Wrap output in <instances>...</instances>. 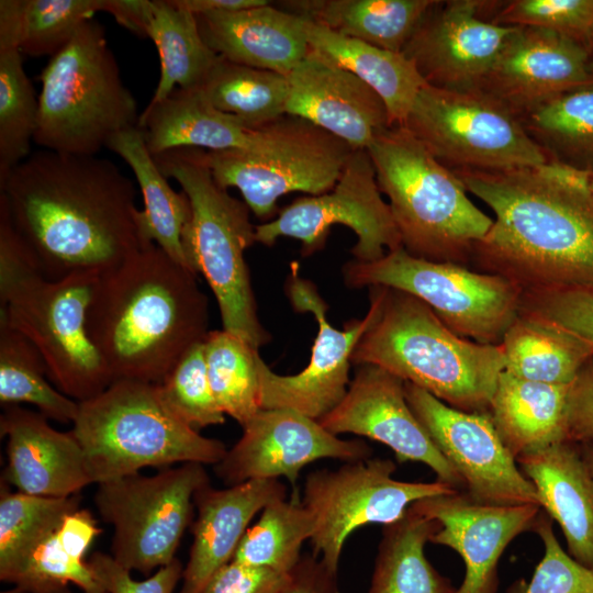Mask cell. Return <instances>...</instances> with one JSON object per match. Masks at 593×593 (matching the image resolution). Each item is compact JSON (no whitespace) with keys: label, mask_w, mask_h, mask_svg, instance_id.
Returning a JSON list of instances; mask_svg holds the SVG:
<instances>
[{"label":"cell","mask_w":593,"mask_h":593,"mask_svg":"<svg viewBox=\"0 0 593 593\" xmlns=\"http://www.w3.org/2000/svg\"><path fill=\"white\" fill-rule=\"evenodd\" d=\"M338 224L357 236L350 249L355 260L376 261L402 247L367 149L353 152L332 190L299 198L271 221L256 225V243L272 246L280 237H292L301 242V254L310 256L324 247L331 228Z\"/></svg>","instance_id":"obj_15"},{"label":"cell","mask_w":593,"mask_h":593,"mask_svg":"<svg viewBox=\"0 0 593 593\" xmlns=\"http://www.w3.org/2000/svg\"><path fill=\"white\" fill-rule=\"evenodd\" d=\"M138 127L153 155L176 147L251 149L258 137V128L216 110L200 88H176L161 102L147 105L139 113Z\"/></svg>","instance_id":"obj_28"},{"label":"cell","mask_w":593,"mask_h":593,"mask_svg":"<svg viewBox=\"0 0 593 593\" xmlns=\"http://www.w3.org/2000/svg\"><path fill=\"white\" fill-rule=\"evenodd\" d=\"M281 593H339L337 574L314 555L302 556Z\"/></svg>","instance_id":"obj_52"},{"label":"cell","mask_w":593,"mask_h":593,"mask_svg":"<svg viewBox=\"0 0 593 593\" xmlns=\"http://www.w3.org/2000/svg\"><path fill=\"white\" fill-rule=\"evenodd\" d=\"M504 371L525 380L569 385L593 356L575 335L533 314L521 312L500 344Z\"/></svg>","instance_id":"obj_33"},{"label":"cell","mask_w":593,"mask_h":593,"mask_svg":"<svg viewBox=\"0 0 593 593\" xmlns=\"http://www.w3.org/2000/svg\"><path fill=\"white\" fill-rule=\"evenodd\" d=\"M482 0H435L402 54L426 85L478 90L516 26L481 15Z\"/></svg>","instance_id":"obj_19"},{"label":"cell","mask_w":593,"mask_h":593,"mask_svg":"<svg viewBox=\"0 0 593 593\" xmlns=\"http://www.w3.org/2000/svg\"><path fill=\"white\" fill-rule=\"evenodd\" d=\"M78 494L48 497L0 489V580L10 582L34 548L64 517L79 508Z\"/></svg>","instance_id":"obj_40"},{"label":"cell","mask_w":593,"mask_h":593,"mask_svg":"<svg viewBox=\"0 0 593 593\" xmlns=\"http://www.w3.org/2000/svg\"><path fill=\"white\" fill-rule=\"evenodd\" d=\"M107 148L131 167L139 187L144 209L138 210L136 224L142 248L156 245L191 270L182 244L191 217L189 198L182 190L177 192L170 187L147 147L143 130L133 126L116 133Z\"/></svg>","instance_id":"obj_30"},{"label":"cell","mask_w":593,"mask_h":593,"mask_svg":"<svg viewBox=\"0 0 593 593\" xmlns=\"http://www.w3.org/2000/svg\"><path fill=\"white\" fill-rule=\"evenodd\" d=\"M204 150L176 147L153 155L167 178L189 198L191 217L182 244L191 270L208 281L219 304L223 329L254 349L270 342L260 323L245 250L256 243L247 204L220 187Z\"/></svg>","instance_id":"obj_7"},{"label":"cell","mask_w":593,"mask_h":593,"mask_svg":"<svg viewBox=\"0 0 593 593\" xmlns=\"http://www.w3.org/2000/svg\"><path fill=\"white\" fill-rule=\"evenodd\" d=\"M395 470L391 459L370 457L306 475L301 504L313 522V555L333 573H338L343 547L355 529L391 524L416 501L458 491L438 480L400 481L392 477Z\"/></svg>","instance_id":"obj_14"},{"label":"cell","mask_w":593,"mask_h":593,"mask_svg":"<svg viewBox=\"0 0 593 593\" xmlns=\"http://www.w3.org/2000/svg\"><path fill=\"white\" fill-rule=\"evenodd\" d=\"M40 80L34 142L43 149L96 156L116 133L138 126L136 100L97 20L49 58Z\"/></svg>","instance_id":"obj_9"},{"label":"cell","mask_w":593,"mask_h":593,"mask_svg":"<svg viewBox=\"0 0 593 593\" xmlns=\"http://www.w3.org/2000/svg\"><path fill=\"white\" fill-rule=\"evenodd\" d=\"M568 439L593 446V356L581 368L570 385Z\"/></svg>","instance_id":"obj_51"},{"label":"cell","mask_w":593,"mask_h":593,"mask_svg":"<svg viewBox=\"0 0 593 593\" xmlns=\"http://www.w3.org/2000/svg\"><path fill=\"white\" fill-rule=\"evenodd\" d=\"M586 46H588L589 49H590L591 58H592V63H593V41H591Z\"/></svg>","instance_id":"obj_58"},{"label":"cell","mask_w":593,"mask_h":593,"mask_svg":"<svg viewBox=\"0 0 593 593\" xmlns=\"http://www.w3.org/2000/svg\"><path fill=\"white\" fill-rule=\"evenodd\" d=\"M83 593H107L99 584Z\"/></svg>","instance_id":"obj_57"},{"label":"cell","mask_w":593,"mask_h":593,"mask_svg":"<svg viewBox=\"0 0 593 593\" xmlns=\"http://www.w3.org/2000/svg\"><path fill=\"white\" fill-rule=\"evenodd\" d=\"M406 401L426 433L457 471L472 501L497 506L539 505L533 483L500 438L489 413L454 409L404 381Z\"/></svg>","instance_id":"obj_17"},{"label":"cell","mask_w":593,"mask_h":593,"mask_svg":"<svg viewBox=\"0 0 593 593\" xmlns=\"http://www.w3.org/2000/svg\"><path fill=\"white\" fill-rule=\"evenodd\" d=\"M208 327L197 273L156 245L101 273L87 310L88 335L113 381L160 383Z\"/></svg>","instance_id":"obj_3"},{"label":"cell","mask_w":593,"mask_h":593,"mask_svg":"<svg viewBox=\"0 0 593 593\" xmlns=\"http://www.w3.org/2000/svg\"><path fill=\"white\" fill-rule=\"evenodd\" d=\"M367 152L402 247L417 258L470 267L493 219L470 200L458 176L403 125L378 134Z\"/></svg>","instance_id":"obj_6"},{"label":"cell","mask_w":593,"mask_h":593,"mask_svg":"<svg viewBox=\"0 0 593 593\" xmlns=\"http://www.w3.org/2000/svg\"><path fill=\"white\" fill-rule=\"evenodd\" d=\"M570 385L529 381L505 371L500 374L488 413L515 459L569 440Z\"/></svg>","instance_id":"obj_29"},{"label":"cell","mask_w":593,"mask_h":593,"mask_svg":"<svg viewBox=\"0 0 593 593\" xmlns=\"http://www.w3.org/2000/svg\"><path fill=\"white\" fill-rule=\"evenodd\" d=\"M147 37L160 60L159 80L148 105L161 102L176 88H199L219 58L204 42L195 15L174 0H154Z\"/></svg>","instance_id":"obj_37"},{"label":"cell","mask_w":593,"mask_h":593,"mask_svg":"<svg viewBox=\"0 0 593 593\" xmlns=\"http://www.w3.org/2000/svg\"><path fill=\"white\" fill-rule=\"evenodd\" d=\"M354 150L315 124L286 114L258 128L251 149L204 150V159L220 187L238 189L254 215L268 220L284 194L332 190Z\"/></svg>","instance_id":"obj_10"},{"label":"cell","mask_w":593,"mask_h":593,"mask_svg":"<svg viewBox=\"0 0 593 593\" xmlns=\"http://www.w3.org/2000/svg\"><path fill=\"white\" fill-rule=\"evenodd\" d=\"M334 435L355 434L388 446L399 462L429 467L437 480L458 491L463 482L412 412L404 381L370 363L357 366L342 402L318 421Z\"/></svg>","instance_id":"obj_20"},{"label":"cell","mask_w":593,"mask_h":593,"mask_svg":"<svg viewBox=\"0 0 593 593\" xmlns=\"http://www.w3.org/2000/svg\"><path fill=\"white\" fill-rule=\"evenodd\" d=\"M402 125L452 171H505L549 163L519 119L480 90L425 85Z\"/></svg>","instance_id":"obj_12"},{"label":"cell","mask_w":593,"mask_h":593,"mask_svg":"<svg viewBox=\"0 0 593 593\" xmlns=\"http://www.w3.org/2000/svg\"><path fill=\"white\" fill-rule=\"evenodd\" d=\"M47 419L19 405L4 406L0 434L8 438V465L1 482L31 495H76L92 483L82 448L71 430L59 432Z\"/></svg>","instance_id":"obj_24"},{"label":"cell","mask_w":593,"mask_h":593,"mask_svg":"<svg viewBox=\"0 0 593 593\" xmlns=\"http://www.w3.org/2000/svg\"><path fill=\"white\" fill-rule=\"evenodd\" d=\"M312 533V517L301 502L276 500L264 507L258 522L247 529L233 559L290 573Z\"/></svg>","instance_id":"obj_43"},{"label":"cell","mask_w":593,"mask_h":593,"mask_svg":"<svg viewBox=\"0 0 593 593\" xmlns=\"http://www.w3.org/2000/svg\"><path fill=\"white\" fill-rule=\"evenodd\" d=\"M19 42L0 38V181L30 156L40 102Z\"/></svg>","instance_id":"obj_41"},{"label":"cell","mask_w":593,"mask_h":593,"mask_svg":"<svg viewBox=\"0 0 593 593\" xmlns=\"http://www.w3.org/2000/svg\"><path fill=\"white\" fill-rule=\"evenodd\" d=\"M100 277L78 271L51 280L9 221L0 223V316L41 354L48 379L82 402L113 379L87 332V310Z\"/></svg>","instance_id":"obj_5"},{"label":"cell","mask_w":593,"mask_h":593,"mask_svg":"<svg viewBox=\"0 0 593 593\" xmlns=\"http://www.w3.org/2000/svg\"><path fill=\"white\" fill-rule=\"evenodd\" d=\"M286 114L304 119L349 144L367 149L392 126L382 98L353 72L315 51L288 75Z\"/></svg>","instance_id":"obj_23"},{"label":"cell","mask_w":593,"mask_h":593,"mask_svg":"<svg viewBox=\"0 0 593 593\" xmlns=\"http://www.w3.org/2000/svg\"><path fill=\"white\" fill-rule=\"evenodd\" d=\"M103 10V0H23L20 51L53 57Z\"/></svg>","instance_id":"obj_44"},{"label":"cell","mask_w":593,"mask_h":593,"mask_svg":"<svg viewBox=\"0 0 593 593\" xmlns=\"http://www.w3.org/2000/svg\"><path fill=\"white\" fill-rule=\"evenodd\" d=\"M135 187L105 158L42 149L0 181L11 225L51 280L103 273L142 249Z\"/></svg>","instance_id":"obj_1"},{"label":"cell","mask_w":593,"mask_h":593,"mask_svg":"<svg viewBox=\"0 0 593 593\" xmlns=\"http://www.w3.org/2000/svg\"><path fill=\"white\" fill-rule=\"evenodd\" d=\"M583 454V457L593 472V446L579 444Z\"/></svg>","instance_id":"obj_55"},{"label":"cell","mask_w":593,"mask_h":593,"mask_svg":"<svg viewBox=\"0 0 593 593\" xmlns=\"http://www.w3.org/2000/svg\"><path fill=\"white\" fill-rule=\"evenodd\" d=\"M194 15L208 12L237 11L268 3L267 0H174Z\"/></svg>","instance_id":"obj_54"},{"label":"cell","mask_w":593,"mask_h":593,"mask_svg":"<svg viewBox=\"0 0 593 593\" xmlns=\"http://www.w3.org/2000/svg\"><path fill=\"white\" fill-rule=\"evenodd\" d=\"M286 494V485L277 479L250 480L222 490L208 483L199 489L193 500L198 510L193 544L178 593H201L233 560L254 516Z\"/></svg>","instance_id":"obj_25"},{"label":"cell","mask_w":593,"mask_h":593,"mask_svg":"<svg viewBox=\"0 0 593 593\" xmlns=\"http://www.w3.org/2000/svg\"><path fill=\"white\" fill-rule=\"evenodd\" d=\"M410 508L437 523L429 542L449 547L462 558L465 575L454 593H496L504 550L522 533L533 530L541 513L535 504H480L461 491L422 499Z\"/></svg>","instance_id":"obj_22"},{"label":"cell","mask_w":593,"mask_h":593,"mask_svg":"<svg viewBox=\"0 0 593 593\" xmlns=\"http://www.w3.org/2000/svg\"><path fill=\"white\" fill-rule=\"evenodd\" d=\"M493 212L472 250L474 270L523 292L593 284L591 174L556 163L505 171H454Z\"/></svg>","instance_id":"obj_2"},{"label":"cell","mask_w":593,"mask_h":593,"mask_svg":"<svg viewBox=\"0 0 593 593\" xmlns=\"http://www.w3.org/2000/svg\"><path fill=\"white\" fill-rule=\"evenodd\" d=\"M208 483L203 465L197 462L99 483L96 506L114 527L111 556L144 574L171 562L191 521L194 494Z\"/></svg>","instance_id":"obj_13"},{"label":"cell","mask_w":593,"mask_h":593,"mask_svg":"<svg viewBox=\"0 0 593 593\" xmlns=\"http://www.w3.org/2000/svg\"><path fill=\"white\" fill-rule=\"evenodd\" d=\"M243 427L214 472L230 486L250 480L286 478L294 485L300 471L320 459L345 462L370 458L360 439H342L318 421L289 409H260Z\"/></svg>","instance_id":"obj_18"},{"label":"cell","mask_w":593,"mask_h":593,"mask_svg":"<svg viewBox=\"0 0 593 593\" xmlns=\"http://www.w3.org/2000/svg\"><path fill=\"white\" fill-rule=\"evenodd\" d=\"M481 15L499 25L553 31L585 45L593 41V0H482Z\"/></svg>","instance_id":"obj_46"},{"label":"cell","mask_w":593,"mask_h":593,"mask_svg":"<svg viewBox=\"0 0 593 593\" xmlns=\"http://www.w3.org/2000/svg\"><path fill=\"white\" fill-rule=\"evenodd\" d=\"M348 288H393L423 301L457 335L500 345L519 313L523 290L499 275L455 262H438L410 255L403 247L382 258L343 266Z\"/></svg>","instance_id":"obj_11"},{"label":"cell","mask_w":593,"mask_h":593,"mask_svg":"<svg viewBox=\"0 0 593 593\" xmlns=\"http://www.w3.org/2000/svg\"><path fill=\"white\" fill-rule=\"evenodd\" d=\"M301 18L310 48L369 85L384 101L391 125H402L418 91L426 85L414 64L402 53L342 35Z\"/></svg>","instance_id":"obj_31"},{"label":"cell","mask_w":593,"mask_h":593,"mask_svg":"<svg viewBox=\"0 0 593 593\" xmlns=\"http://www.w3.org/2000/svg\"><path fill=\"white\" fill-rule=\"evenodd\" d=\"M47 378L38 350L0 316V403H30L47 418L72 423L79 402L55 389Z\"/></svg>","instance_id":"obj_39"},{"label":"cell","mask_w":593,"mask_h":593,"mask_svg":"<svg viewBox=\"0 0 593 593\" xmlns=\"http://www.w3.org/2000/svg\"><path fill=\"white\" fill-rule=\"evenodd\" d=\"M589 83L593 63L584 43L545 29L516 26L478 90L518 118Z\"/></svg>","instance_id":"obj_21"},{"label":"cell","mask_w":593,"mask_h":593,"mask_svg":"<svg viewBox=\"0 0 593 593\" xmlns=\"http://www.w3.org/2000/svg\"><path fill=\"white\" fill-rule=\"evenodd\" d=\"M103 12L127 31L147 37L154 13L153 0H103Z\"/></svg>","instance_id":"obj_53"},{"label":"cell","mask_w":593,"mask_h":593,"mask_svg":"<svg viewBox=\"0 0 593 593\" xmlns=\"http://www.w3.org/2000/svg\"><path fill=\"white\" fill-rule=\"evenodd\" d=\"M1 593H29V592L25 591V590H23V589L20 588V586L14 585L13 589L3 591V592H1Z\"/></svg>","instance_id":"obj_56"},{"label":"cell","mask_w":593,"mask_h":593,"mask_svg":"<svg viewBox=\"0 0 593 593\" xmlns=\"http://www.w3.org/2000/svg\"><path fill=\"white\" fill-rule=\"evenodd\" d=\"M208 377L224 414L244 426L259 410V350L235 335L210 331L203 340Z\"/></svg>","instance_id":"obj_42"},{"label":"cell","mask_w":593,"mask_h":593,"mask_svg":"<svg viewBox=\"0 0 593 593\" xmlns=\"http://www.w3.org/2000/svg\"><path fill=\"white\" fill-rule=\"evenodd\" d=\"M87 564L97 583L107 593H172L183 573L182 564L177 558L142 581L134 580L131 571L111 555L97 551Z\"/></svg>","instance_id":"obj_49"},{"label":"cell","mask_w":593,"mask_h":593,"mask_svg":"<svg viewBox=\"0 0 593 593\" xmlns=\"http://www.w3.org/2000/svg\"><path fill=\"white\" fill-rule=\"evenodd\" d=\"M157 388L166 407L193 429L225 422L209 381L203 342L191 347Z\"/></svg>","instance_id":"obj_45"},{"label":"cell","mask_w":593,"mask_h":593,"mask_svg":"<svg viewBox=\"0 0 593 593\" xmlns=\"http://www.w3.org/2000/svg\"><path fill=\"white\" fill-rule=\"evenodd\" d=\"M540 507L558 523L568 553L593 570V472L578 443L564 440L516 459Z\"/></svg>","instance_id":"obj_27"},{"label":"cell","mask_w":593,"mask_h":593,"mask_svg":"<svg viewBox=\"0 0 593 593\" xmlns=\"http://www.w3.org/2000/svg\"><path fill=\"white\" fill-rule=\"evenodd\" d=\"M286 293L294 311L314 316L318 331L310 361L299 373L277 374L260 355L258 356L259 407L289 409L320 421L332 412L347 393L351 356L377 315L378 300L369 290L370 306L366 316L350 320L343 329H337L327 320V303L315 284L300 276L296 262H292L287 277Z\"/></svg>","instance_id":"obj_16"},{"label":"cell","mask_w":593,"mask_h":593,"mask_svg":"<svg viewBox=\"0 0 593 593\" xmlns=\"http://www.w3.org/2000/svg\"><path fill=\"white\" fill-rule=\"evenodd\" d=\"M551 521L547 514H539L533 532L541 539L544 555L530 581L514 593H593V570L563 550Z\"/></svg>","instance_id":"obj_47"},{"label":"cell","mask_w":593,"mask_h":593,"mask_svg":"<svg viewBox=\"0 0 593 593\" xmlns=\"http://www.w3.org/2000/svg\"><path fill=\"white\" fill-rule=\"evenodd\" d=\"M437 528L435 521L410 507L400 519L383 525L367 593H454L450 579L425 556Z\"/></svg>","instance_id":"obj_34"},{"label":"cell","mask_w":593,"mask_h":593,"mask_svg":"<svg viewBox=\"0 0 593 593\" xmlns=\"http://www.w3.org/2000/svg\"><path fill=\"white\" fill-rule=\"evenodd\" d=\"M206 45L230 61L287 76L310 46L300 15L266 4L195 15Z\"/></svg>","instance_id":"obj_26"},{"label":"cell","mask_w":593,"mask_h":593,"mask_svg":"<svg viewBox=\"0 0 593 593\" xmlns=\"http://www.w3.org/2000/svg\"><path fill=\"white\" fill-rule=\"evenodd\" d=\"M199 88L216 110L249 128L262 127L286 115L288 77L271 70L219 56Z\"/></svg>","instance_id":"obj_38"},{"label":"cell","mask_w":593,"mask_h":593,"mask_svg":"<svg viewBox=\"0 0 593 593\" xmlns=\"http://www.w3.org/2000/svg\"><path fill=\"white\" fill-rule=\"evenodd\" d=\"M590 191L593 199V174H591V178H590Z\"/></svg>","instance_id":"obj_59"},{"label":"cell","mask_w":593,"mask_h":593,"mask_svg":"<svg viewBox=\"0 0 593 593\" xmlns=\"http://www.w3.org/2000/svg\"><path fill=\"white\" fill-rule=\"evenodd\" d=\"M518 119L548 161L593 174V83L562 92Z\"/></svg>","instance_id":"obj_36"},{"label":"cell","mask_w":593,"mask_h":593,"mask_svg":"<svg viewBox=\"0 0 593 593\" xmlns=\"http://www.w3.org/2000/svg\"><path fill=\"white\" fill-rule=\"evenodd\" d=\"M71 433L80 444L92 483L138 473L146 467L197 462L216 465L227 449L177 418L157 384L114 380L79 402Z\"/></svg>","instance_id":"obj_8"},{"label":"cell","mask_w":593,"mask_h":593,"mask_svg":"<svg viewBox=\"0 0 593 593\" xmlns=\"http://www.w3.org/2000/svg\"><path fill=\"white\" fill-rule=\"evenodd\" d=\"M369 290L377 296L378 312L351 363L378 366L454 409L488 413L504 371L501 346L457 335L412 294L383 286Z\"/></svg>","instance_id":"obj_4"},{"label":"cell","mask_w":593,"mask_h":593,"mask_svg":"<svg viewBox=\"0 0 593 593\" xmlns=\"http://www.w3.org/2000/svg\"><path fill=\"white\" fill-rule=\"evenodd\" d=\"M102 533L91 513L78 508L34 548L9 583L29 593H71L74 583L83 592L98 585L83 557Z\"/></svg>","instance_id":"obj_35"},{"label":"cell","mask_w":593,"mask_h":593,"mask_svg":"<svg viewBox=\"0 0 593 593\" xmlns=\"http://www.w3.org/2000/svg\"><path fill=\"white\" fill-rule=\"evenodd\" d=\"M291 580L283 573L236 560L222 567L201 593H281Z\"/></svg>","instance_id":"obj_50"},{"label":"cell","mask_w":593,"mask_h":593,"mask_svg":"<svg viewBox=\"0 0 593 593\" xmlns=\"http://www.w3.org/2000/svg\"><path fill=\"white\" fill-rule=\"evenodd\" d=\"M435 0H292L286 11L336 33L402 53Z\"/></svg>","instance_id":"obj_32"},{"label":"cell","mask_w":593,"mask_h":593,"mask_svg":"<svg viewBox=\"0 0 593 593\" xmlns=\"http://www.w3.org/2000/svg\"><path fill=\"white\" fill-rule=\"evenodd\" d=\"M519 311L559 325L593 350V284L524 291Z\"/></svg>","instance_id":"obj_48"}]
</instances>
